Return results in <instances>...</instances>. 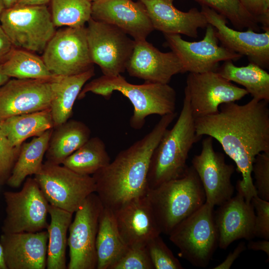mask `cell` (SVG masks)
<instances>
[{
    "instance_id": "1",
    "label": "cell",
    "mask_w": 269,
    "mask_h": 269,
    "mask_svg": "<svg viewBox=\"0 0 269 269\" xmlns=\"http://www.w3.org/2000/svg\"><path fill=\"white\" fill-rule=\"evenodd\" d=\"M197 135L216 139L236 163L242 179L236 188L247 203L257 196L252 176L256 156L269 151V103L253 98L244 105H221L215 114L195 119Z\"/></svg>"
},
{
    "instance_id": "2",
    "label": "cell",
    "mask_w": 269,
    "mask_h": 269,
    "mask_svg": "<svg viewBox=\"0 0 269 269\" xmlns=\"http://www.w3.org/2000/svg\"><path fill=\"white\" fill-rule=\"evenodd\" d=\"M176 116L175 112L161 116L149 133L92 175L95 193L104 207L115 211L130 200L146 194L152 154Z\"/></svg>"
},
{
    "instance_id": "3",
    "label": "cell",
    "mask_w": 269,
    "mask_h": 269,
    "mask_svg": "<svg viewBox=\"0 0 269 269\" xmlns=\"http://www.w3.org/2000/svg\"><path fill=\"white\" fill-rule=\"evenodd\" d=\"M202 136L197 135L187 94L184 93L182 108L175 124L165 131L150 160L147 174L149 189L183 176L188 166V154Z\"/></svg>"
},
{
    "instance_id": "4",
    "label": "cell",
    "mask_w": 269,
    "mask_h": 269,
    "mask_svg": "<svg viewBox=\"0 0 269 269\" xmlns=\"http://www.w3.org/2000/svg\"><path fill=\"white\" fill-rule=\"evenodd\" d=\"M115 91L120 92L132 104L134 112L130 124L134 129H141L148 116H163L175 112L176 93L168 84H133L121 75H103L92 80L84 86L78 99H82L87 93L91 92L108 99Z\"/></svg>"
},
{
    "instance_id": "5",
    "label": "cell",
    "mask_w": 269,
    "mask_h": 269,
    "mask_svg": "<svg viewBox=\"0 0 269 269\" xmlns=\"http://www.w3.org/2000/svg\"><path fill=\"white\" fill-rule=\"evenodd\" d=\"M146 196L161 233L167 235L206 202L203 186L192 165L181 177L148 190Z\"/></svg>"
},
{
    "instance_id": "6",
    "label": "cell",
    "mask_w": 269,
    "mask_h": 269,
    "mask_svg": "<svg viewBox=\"0 0 269 269\" xmlns=\"http://www.w3.org/2000/svg\"><path fill=\"white\" fill-rule=\"evenodd\" d=\"M213 209L205 202L169 235L170 241L179 250V256L196 267H206L218 246Z\"/></svg>"
},
{
    "instance_id": "7",
    "label": "cell",
    "mask_w": 269,
    "mask_h": 269,
    "mask_svg": "<svg viewBox=\"0 0 269 269\" xmlns=\"http://www.w3.org/2000/svg\"><path fill=\"white\" fill-rule=\"evenodd\" d=\"M0 25L14 47L38 53L43 52L56 32L46 5L16 4L4 8Z\"/></svg>"
},
{
    "instance_id": "8",
    "label": "cell",
    "mask_w": 269,
    "mask_h": 269,
    "mask_svg": "<svg viewBox=\"0 0 269 269\" xmlns=\"http://www.w3.org/2000/svg\"><path fill=\"white\" fill-rule=\"evenodd\" d=\"M34 178L50 205L72 213L96 192L92 176L77 173L60 164L45 161Z\"/></svg>"
},
{
    "instance_id": "9",
    "label": "cell",
    "mask_w": 269,
    "mask_h": 269,
    "mask_svg": "<svg viewBox=\"0 0 269 269\" xmlns=\"http://www.w3.org/2000/svg\"><path fill=\"white\" fill-rule=\"evenodd\" d=\"M2 233L37 232L47 229L49 204L34 178H27L17 192L5 191Z\"/></svg>"
},
{
    "instance_id": "10",
    "label": "cell",
    "mask_w": 269,
    "mask_h": 269,
    "mask_svg": "<svg viewBox=\"0 0 269 269\" xmlns=\"http://www.w3.org/2000/svg\"><path fill=\"white\" fill-rule=\"evenodd\" d=\"M90 56L103 75L116 76L126 70L134 40L118 27L91 18L86 27Z\"/></svg>"
},
{
    "instance_id": "11",
    "label": "cell",
    "mask_w": 269,
    "mask_h": 269,
    "mask_svg": "<svg viewBox=\"0 0 269 269\" xmlns=\"http://www.w3.org/2000/svg\"><path fill=\"white\" fill-rule=\"evenodd\" d=\"M42 53L47 68L56 76L77 75L93 67L85 26L56 31Z\"/></svg>"
},
{
    "instance_id": "12",
    "label": "cell",
    "mask_w": 269,
    "mask_h": 269,
    "mask_svg": "<svg viewBox=\"0 0 269 269\" xmlns=\"http://www.w3.org/2000/svg\"><path fill=\"white\" fill-rule=\"evenodd\" d=\"M104 208L94 192L90 194L76 210L70 224L67 245L69 248L68 269H95L97 266L96 240L100 213Z\"/></svg>"
},
{
    "instance_id": "13",
    "label": "cell",
    "mask_w": 269,
    "mask_h": 269,
    "mask_svg": "<svg viewBox=\"0 0 269 269\" xmlns=\"http://www.w3.org/2000/svg\"><path fill=\"white\" fill-rule=\"evenodd\" d=\"M164 35L166 45L180 60L183 73L217 71L220 62L236 61L243 56L222 45L219 46L215 28L210 24L206 27L204 38L198 41H186L180 34Z\"/></svg>"
},
{
    "instance_id": "14",
    "label": "cell",
    "mask_w": 269,
    "mask_h": 269,
    "mask_svg": "<svg viewBox=\"0 0 269 269\" xmlns=\"http://www.w3.org/2000/svg\"><path fill=\"white\" fill-rule=\"evenodd\" d=\"M184 93L194 119L216 114L221 105L239 101L249 94L245 88L236 86L217 71L189 73Z\"/></svg>"
},
{
    "instance_id": "15",
    "label": "cell",
    "mask_w": 269,
    "mask_h": 269,
    "mask_svg": "<svg viewBox=\"0 0 269 269\" xmlns=\"http://www.w3.org/2000/svg\"><path fill=\"white\" fill-rule=\"evenodd\" d=\"M192 166L203 186L206 202L220 206L233 196L231 177L235 167L226 162L224 154L215 151L212 137L202 140L201 152L194 156Z\"/></svg>"
},
{
    "instance_id": "16",
    "label": "cell",
    "mask_w": 269,
    "mask_h": 269,
    "mask_svg": "<svg viewBox=\"0 0 269 269\" xmlns=\"http://www.w3.org/2000/svg\"><path fill=\"white\" fill-rule=\"evenodd\" d=\"M55 77L52 80L10 78L0 87V122L50 108Z\"/></svg>"
},
{
    "instance_id": "17",
    "label": "cell",
    "mask_w": 269,
    "mask_h": 269,
    "mask_svg": "<svg viewBox=\"0 0 269 269\" xmlns=\"http://www.w3.org/2000/svg\"><path fill=\"white\" fill-rule=\"evenodd\" d=\"M201 11L208 24L215 30V34L227 48L247 57L250 62L263 69L269 67V29L258 33L250 29H233L227 24V19L213 9L201 5Z\"/></svg>"
},
{
    "instance_id": "18",
    "label": "cell",
    "mask_w": 269,
    "mask_h": 269,
    "mask_svg": "<svg viewBox=\"0 0 269 269\" xmlns=\"http://www.w3.org/2000/svg\"><path fill=\"white\" fill-rule=\"evenodd\" d=\"M134 40L126 70L145 82L168 84L172 77L184 73L182 65L172 51L162 52L146 39Z\"/></svg>"
},
{
    "instance_id": "19",
    "label": "cell",
    "mask_w": 269,
    "mask_h": 269,
    "mask_svg": "<svg viewBox=\"0 0 269 269\" xmlns=\"http://www.w3.org/2000/svg\"><path fill=\"white\" fill-rule=\"evenodd\" d=\"M91 18L115 25L134 40L146 39L154 30L144 5L132 0H97L92 2Z\"/></svg>"
},
{
    "instance_id": "20",
    "label": "cell",
    "mask_w": 269,
    "mask_h": 269,
    "mask_svg": "<svg viewBox=\"0 0 269 269\" xmlns=\"http://www.w3.org/2000/svg\"><path fill=\"white\" fill-rule=\"evenodd\" d=\"M219 206L214 211L215 223L218 235V246L226 249L235 241L255 237V211L251 203H247L242 192Z\"/></svg>"
},
{
    "instance_id": "21",
    "label": "cell",
    "mask_w": 269,
    "mask_h": 269,
    "mask_svg": "<svg viewBox=\"0 0 269 269\" xmlns=\"http://www.w3.org/2000/svg\"><path fill=\"white\" fill-rule=\"evenodd\" d=\"M118 229L128 247L146 246L161 233L146 194L114 211Z\"/></svg>"
},
{
    "instance_id": "22",
    "label": "cell",
    "mask_w": 269,
    "mask_h": 269,
    "mask_svg": "<svg viewBox=\"0 0 269 269\" xmlns=\"http://www.w3.org/2000/svg\"><path fill=\"white\" fill-rule=\"evenodd\" d=\"M48 232L2 233L0 243L7 269H44Z\"/></svg>"
},
{
    "instance_id": "23",
    "label": "cell",
    "mask_w": 269,
    "mask_h": 269,
    "mask_svg": "<svg viewBox=\"0 0 269 269\" xmlns=\"http://www.w3.org/2000/svg\"><path fill=\"white\" fill-rule=\"evenodd\" d=\"M174 0H139L144 5L154 29L163 34H184L197 38L198 30L205 28L208 23L197 8L187 12L177 9Z\"/></svg>"
},
{
    "instance_id": "24",
    "label": "cell",
    "mask_w": 269,
    "mask_h": 269,
    "mask_svg": "<svg viewBox=\"0 0 269 269\" xmlns=\"http://www.w3.org/2000/svg\"><path fill=\"white\" fill-rule=\"evenodd\" d=\"M91 131L84 123L75 120L53 128L45 154L46 162L62 164L64 160L91 137Z\"/></svg>"
},
{
    "instance_id": "25",
    "label": "cell",
    "mask_w": 269,
    "mask_h": 269,
    "mask_svg": "<svg viewBox=\"0 0 269 269\" xmlns=\"http://www.w3.org/2000/svg\"><path fill=\"white\" fill-rule=\"evenodd\" d=\"M94 75L93 67L77 75L56 76L53 80V97L50 109L54 128L69 120L76 100L86 82Z\"/></svg>"
},
{
    "instance_id": "26",
    "label": "cell",
    "mask_w": 269,
    "mask_h": 269,
    "mask_svg": "<svg viewBox=\"0 0 269 269\" xmlns=\"http://www.w3.org/2000/svg\"><path fill=\"white\" fill-rule=\"evenodd\" d=\"M128 248L118 229L114 211L104 207L99 217L96 240L97 269H110Z\"/></svg>"
},
{
    "instance_id": "27",
    "label": "cell",
    "mask_w": 269,
    "mask_h": 269,
    "mask_svg": "<svg viewBox=\"0 0 269 269\" xmlns=\"http://www.w3.org/2000/svg\"><path fill=\"white\" fill-rule=\"evenodd\" d=\"M54 128L50 109L9 117L0 122V130L11 144L20 147L29 137Z\"/></svg>"
},
{
    "instance_id": "28",
    "label": "cell",
    "mask_w": 269,
    "mask_h": 269,
    "mask_svg": "<svg viewBox=\"0 0 269 269\" xmlns=\"http://www.w3.org/2000/svg\"><path fill=\"white\" fill-rule=\"evenodd\" d=\"M50 223L48 232L46 267L47 269H66L67 233L73 213L49 204Z\"/></svg>"
},
{
    "instance_id": "29",
    "label": "cell",
    "mask_w": 269,
    "mask_h": 269,
    "mask_svg": "<svg viewBox=\"0 0 269 269\" xmlns=\"http://www.w3.org/2000/svg\"><path fill=\"white\" fill-rule=\"evenodd\" d=\"M52 129L21 145L18 158L6 182L9 186L19 187L28 176L35 175L40 170Z\"/></svg>"
},
{
    "instance_id": "30",
    "label": "cell",
    "mask_w": 269,
    "mask_h": 269,
    "mask_svg": "<svg viewBox=\"0 0 269 269\" xmlns=\"http://www.w3.org/2000/svg\"><path fill=\"white\" fill-rule=\"evenodd\" d=\"M217 72L223 78L245 87L253 98L269 102V74L259 66L249 63L238 67L232 60H227Z\"/></svg>"
},
{
    "instance_id": "31",
    "label": "cell",
    "mask_w": 269,
    "mask_h": 269,
    "mask_svg": "<svg viewBox=\"0 0 269 269\" xmlns=\"http://www.w3.org/2000/svg\"><path fill=\"white\" fill-rule=\"evenodd\" d=\"M111 162L103 140L98 136L90 137L84 144L66 158L62 165L74 172L91 175Z\"/></svg>"
},
{
    "instance_id": "32",
    "label": "cell",
    "mask_w": 269,
    "mask_h": 269,
    "mask_svg": "<svg viewBox=\"0 0 269 269\" xmlns=\"http://www.w3.org/2000/svg\"><path fill=\"white\" fill-rule=\"evenodd\" d=\"M5 74L10 78L52 80L53 75L42 58L30 51L14 48L2 63Z\"/></svg>"
},
{
    "instance_id": "33",
    "label": "cell",
    "mask_w": 269,
    "mask_h": 269,
    "mask_svg": "<svg viewBox=\"0 0 269 269\" xmlns=\"http://www.w3.org/2000/svg\"><path fill=\"white\" fill-rule=\"evenodd\" d=\"M51 17L55 27L85 26L91 18L89 0H50Z\"/></svg>"
},
{
    "instance_id": "34",
    "label": "cell",
    "mask_w": 269,
    "mask_h": 269,
    "mask_svg": "<svg viewBox=\"0 0 269 269\" xmlns=\"http://www.w3.org/2000/svg\"><path fill=\"white\" fill-rule=\"evenodd\" d=\"M228 19L237 29L260 30L259 23L246 10L239 0H195Z\"/></svg>"
},
{
    "instance_id": "35",
    "label": "cell",
    "mask_w": 269,
    "mask_h": 269,
    "mask_svg": "<svg viewBox=\"0 0 269 269\" xmlns=\"http://www.w3.org/2000/svg\"><path fill=\"white\" fill-rule=\"evenodd\" d=\"M154 269H182L179 260L164 242L160 235L151 240L146 245Z\"/></svg>"
},
{
    "instance_id": "36",
    "label": "cell",
    "mask_w": 269,
    "mask_h": 269,
    "mask_svg": "<svg viewBox=\"0 0 269 269\" xmlns=\"http://www.w3.org/2000/svg\"><path fill=\"white\" fill-rule=\"evenodd\" d=\"M110 269H154L146 245L129 247Z\"/></svg>"
},
{
    "instance_id": "37",
    "label": "cell",
    "mask_w": 269,
    "mask_h": 269,
    "mask_svg": "<svg viewBox=\"0 0 269 269\" xmlns=\"http://www.w3.org/2000/svg\"><path fill=\"white\" fill-rule=\"evenodd\" d=\"M252 173L257 195L269 201V151L262 152L255 157L252 166Z\"/></svg>"
},
{
    "instance_id": "38",
    "label": "cell",
    "mask_w": 269,
    "mask_h": 269,
    "mask_svg": "<svg viewBox=\"0 0 269 269\" xmlns=\"http://www.w3.org/2000/svg\"><path fill=\"white\" fill-rule=\"evenodd\" d=\"M20 147L13 146L0 130V185L6 183L18 158Z\"/></svg>"
},
{
    "instance_id": "39",
    "label": "cell",
    "mask_w": 269,
    "mask_h": 269,
    "mask_svg": "<svg viewBox=\"0 0 269 269\" xmlns=\"http://www.w3.org/2000/svg\"><path fill=\"white\" fill-rule=\"evenodd\" d=\"M251 202L256 211L255 236L269 240V201L257 195L252 198Z\"/></svg>"
},
{
    "instance_id": "40",
    "label": "cell",
    "mask_w": 269,
    "mask_h": 269,
    "mask_svg": "<svg viewBox=\"0 0 269 269\" xmlns=\"http://www.w3.org/2000/svg\"><path fill=\"white\" fill-rule=\"evenodd\" d=\"M239 0L264 31L269 29V0Z\"/></svg>"
},
{
    "instance_id": "41",
    "label": "cell",
    "mask_w": 269,
    "mask_h": 269,
    "mask_svg": "<svg viewBox=\"0 0 269 269\" xmlns=\"http://www.w3.org/2000/svg\"><path fill=\"white\" fill-rule=\"evenodd\" d=\"M247 248L245 242H242L232 252H230L225 260L219 265L215 267L214 269H229L234 261L238 258L240 254Z\"/></svg>"
},
{
    "instance_id": "42",
    "label": "cell",
    "mask_w": 269,
    "mask_h": 269,
    "mask_svg": "<svg viewBox=\"0 0 269 269\" xmlns=\"http://www.w3.org/2000/svg\"><path fill=\"white\" fill-rule=\"evenodd\" d=\"M14 48L0 25V63H2Z\"/></svg>"
},
{
    "instance_id": "43",
    "label": "cell",
    "mask_w": 269,
    "mask_h": 269,
    "mask_svg": "<svg viewBox=\"0 0 269 269\" xmlns=\"http://www.w3.org/2000/svg\"><path fill=\"white\" fill-rule=\"evenodd\" d=\"M249 250L254 251H262L269 256V240L264 239L257 241L249 240L247 246Z\"/></svg>"
},
{
    "instance_id": "44",
    "label": "cell",
    "mask_w": 269,
    "mask_h": 269,
    "mask_svg": "<svg viewBox=\"0 0 269 269\" xmlns=\"http://www.w3.org/2000/svg\"><path fill=\"white\" fill-rule=\"evenodd\" d=\"M50 1V0H18L17 4L30 5H46Z\"/></svg>"
},
{
    "instance_id": "45",
    "label": "cell",
    "mask_w": 269,
    "mask_h": 269,
    "mask_svg": "<svg viewBox=\"0 0 269 269\" xmlns=\"http://www.w3.org/2000/svg\"><path fill=\"white\" fill-rule=\"evenodd\" d=\"M10 78L3 71L2 63H0V87L4 84Z\"/></svg>"
},
{
    "instance_id": "46",
    "label": "cell",
    "mask_w": 269,
    "mask_h": 269,
    "mask_svg": "<svg viewBox=\"0 0 269 269\" xmlns=\"http://www.w3.org/2000/svg\"><path fill=\"white\" fill-rule=\"evenodd\" d=\"M0 269H7L3 257V250L0 243Z\"/></svg>"
},
{
    "instance_id": "47",
    "label": "cell",
    "mask_w": 269,
    "mask_h": 269,
    "mask_svg": "<svg viewBox=\"0 0 269 269\" xmlns=\"http://www.w3.org/2000/svg\"><path fill=\"white\" fill-rule=\"evenodd\" d=\"M5 8L11 7L18 2V0H2Z\"/></svg>"
},
{
    "instance_id": "48",
    "label": "cell",
    "mask_w": 269,
    "mask_h": 269,
    "mask_svg": "<svg viewBox=\"0 0 269 269\" xmlns=\"http://www.w3.org/2000/svg\"><path fill=\"white\" fill-rule=\"evenodd\" d=\"M5 7L2 0H0V16Z\"/></svg>"
},
{
    "instance_id": "49",
    "label": "cell",
    "mask_w": 269,
    "mask_h": 269,
    "mask_svg": "<svg viewBox=\"0 0 269 269\" xmlns=\"http://www.w3.org/2000/svg\"><path fill=\"white\" fill-rule=\"evenodd\" d=\"M89 0L91 2H93L95 1H96L97 0Z\"/></svg>"
}]
</instances>
